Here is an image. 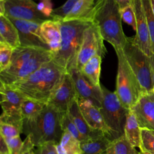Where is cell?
<instances>
[{
    "label": "cell",
    "instance_id": "obj_1",
    "mask_svg": "<svg viewBox=\"0 0 154 154\" xmlns=\"http://www.w3.org/2000/svg\"><path fill=\"white\" fill-rule=\"evenodd\" d=\"M66 72L52 60L29 76L8 85L25 98L47 103Z\"/></svg>",
    "mask_w": 154,
    "mask_h": 154
},
{
    "label": "cell",
    "instance_id": "obj_2",
    "mask_svg": "<svg viewBox=\"0 0 154 154\" xmlns=\"http://www.w3.org/2000/svg\"><path fill=\"white\" fill-rule=\"evenodd\" d=\"M53 58L50 50L19 46L13 49L8 67L0 72V83L10 85L25 78Z\"/></svg>",
    "mask_w": 154,
    "mask_h": 154
},
{
    "label": "cell",
    "instance_id": "obj_3",
    "mask_svg": "<svg viewBox=\"0 0 154 154\" xmlns=\"http://www.w3.org/2000/svg\"><path fill=\"white\" fill-rule=\"evenodd\" d=\"M63 113L47 103L37 117L23 119L22 133L29 136L37 147L48 143L58 144L64 131L61 126Z\"/></svg>",
    "mask_w": 154,
    "mask_h": 154
},
{
    "label": "cell",
    "instance_id": "obj_4",
    "mask_svg": "<svg viewBox=\"0 0 154 154\" xmlns=\"http://www.w3.org/2000/svg\"><path fill=\"white\" fill-rule=\"evenodd\" d=\"M93 22L85 20L60 21L61 46L59 51L54 55L53 61L66 72L76 67L84 32Z\"/></svg>",
    "mask_w": 154,
    "mask_h": 154
},
{
    "label": "cell",
    "instance_id": "obj_5",
    "mask_svg": "<svg viewBox=\"0 0 154 154\" xmlns=\"http://www.w3.org/2000/svg\"><path fill=\"white\" fill-rule=\"evenodd\" d=\"M122 21L120 8L114 0H105L94 19L103 39L113 46L116 52L122 51L127 42Z\"/></svg>",
    "mask_w": 154,
    "mask_h": 154
},
{
    "label": "cell",
    "instance_id": "obj_6",
    "mask_svg": "<svg viewBox=\"0 0 154 154\" xmlns=\"http://www.w3.org/2000/svg\"><path fill=\"white\" fill-rule=\"evenodd\" d=\"M102 99L100 112L108 131V138L111 141L125 135V126L130 109L125 108L116 93L101 84Z\"/></svg>",
    "mask_w": 154,
    "mask_h": 154
},
{
    "label": "cell",
    "instance_id": "obj_7",
    "mask_svg": "<svg viewBox=\"0 0 154 154\" xmlns=\"http://www.w3.org/2000/svg\"><path fill=\"white\" fill-rule=\"evenodd\" d=\"M118 60L115 93L122 105L131 109L137 103L143 91L126 60L123 51L116 52Z\"/></svg>",
    "mask_w": 154,
    "mask_h": 154
},
{
    "label": "cell",
    "instance_id": "obj_8",
    "mask_svg": "<svg viewBox=\"0 0 154 154\" xmlns=\"http://www.w3.org/2000/svg\"><path fill=\"white\" fill-rule=\"evenodd\" d=\"M124 57L136 76L144 93L152 91L153 82L151 76L150 57L134 43V37H127L123 49Z\"/></svg>",
    "mask_w": 154,
    "mask_h": 154
},
{
    "label": "cell",
    "instance_id": "obj_9",
    "mask_svg": "<svg viewBox=\"0 0 154 154\" xmlns=\"http://www.w3.org/2000/svg\"><path fill=\"white\" fill-rule=\"evenodd\" d=\"M103 40L97 25L93 22L84 32L82 42L77 57L75 68L81 70L84 64L95 55H99L103 58L106 54Z\"/></svg>",
    "mask_w": 154,
    "mask_h": 154
},
{
    "label": "cell",
    "instance_id": "obj_10",
    "mask_svg": "<svg viewBox=\"0 0 154 154\" xmlns=\"http://www.w3.org/2000/svg\"><path fill=\"white\" fill-rule=\"evenodd\" d=\"M4 15L8 17L42 23L49 19L38 10L32 0H7L4 1Z\"/></svg>",
    "mask_w": 154,
    "mask_h": 154
},
{
    "label": "cell",
    "instance_id": "obj_11",
    "mask_svg": "<svg viewBox=\"0 0 154 154\" xmlns=\"http://www.w3.org/2000/svg\"><path fill=\"white\" fill-rule=\"evenodd\" d=\"M8 18L18 30L20 46L50 50L41 34L40 26L42 23L11 17Z\"/></svg>",
    "mask_w": 154,
    "mask_h": 154
},
{
    "label": "cell",
    "instance_id": "obj_12",
    "mask_svg": "<svg viewBox=\"0 0 154 154\" xmlns=\"http://www.w3.org/2000/svg\"><path fill=\"white\" fill-rule=\"evenodd\" d=\"M78 94L70 74L66 72L63 79L48 102L61 112H67Z\"/></svg>",
    "mask_w": 154,
    "mask_h": 154
},
{
    "label": "cell",
    "instance_id": "obj_13",
    "mask_svg": "<svg viewBox=\"0 0 154 154\" xmlns=\"http://www.w3.org/2000/svg\"><path fill=\"white\" fill-rule=\"evenodd\" d=\"M73 81L78 97L91 101L98 108H100L102 93L100 87H96L87 80L81 71L73 67L69 72Z\"/></svg>",
    "mask_w": 154,
    "mask_h": 154
},
{
    "label": "cell",
    "instance_id": "obj_14",
    "mask_svg": "<svg viewBox=\"0 0 154 154\" xmlns=\"http://www.w3.org/2000/svg\"><path fill=\"white\" fill-rule=\"evenodd\" d=\"M132 5L136 17V34L134 37L135 45L146 54H151L149 29L142 0H132Z\"/></svg>",
    "mask_w": 154,
    "mask_h": 154
},
{
    "label": "cell",
    "instance_id": "obj_15",
    "mask_svg": "<svg viewBox=\"0 0 154 154\" xmlns=\"http://www.w3.org/2000/svg\"><path fill=\"white\" fill-rule=\"evenodd\" d=\"M131 109L140 128L154 131V94L152 91L143 93Z\"/></svg>",
    "mask_w": 154,
    "mask_h": 154
},
{
    "label": "cell",
    "instance_id": "obj_16",
    "mask_svg": "<svg viewBox=\"0 0 154 154\" xmlns=\"http://www.w3.org/2000/svg\"><path fill=\"white\" fill-rule=\"evenodd\" d=\"M78 101L81 112L90 128L93 130L102 131L108 138V129L100 108L94 105L91 101L78 97Z\"/></svg>",
    "mask_w": 154,
    "mask_h": 154
},
{
    "label": "cell",
    "instance_id": "obj_17",
    "mask_svg": "<svg viewBox=\"0 0 154 154\" xmlns=\"http://www.w3.org/2000/svg\"><path fill=\"white\" fill-rule=\"evenodd\" d=\"M105 0H78L63 21L85 20L94 22V17Z\"/></svg>",
    "mask_w": 154,
    "mask_h": 154
},
{
    "label": "cell",
    "instance_id": "obj_18",
    "mask_svg": "<svg viewBox=\"0 0 154 154\" xmlns=\"http://www.w3.org/2000/svg\"><path fill=\"white\" fill-rule=\"evenodd\" d=\"M1 105L2 113L5 114H22L21 105L25 97L9 85L0 83Z\"/></svg>",
    "mask_w": 154,
    "mask_h": 154
},
{
    "label": "cell",
    "instance_id": "obj_19",
    "mask_svg": "<svg viewBox=\"0 0 154 154\" xmlns=\"http://www.w3.org/2000/svg\"><path fill=\"white\" fill-rule=\"evenodd\" d=\"M40 31L43 38L49 47L54 55L60 50L61 46V34L60 21L48 19L40 26Z\"/></svg>",
    "mask_w": 154,
    "mask_h": 154
},
{
    "label": "cell",
    "instance_id": "obj_20",
    "mask_svg": "<svg viewBox=\"0 0 154 154\" xmlns=\"http://www.w3.org/2000/svg\"><path fill=\"white\" fill-rule=\"evenodd\" d=\"M110 142L103 132L94 130L90 137L81 141L82 154H102Z\"/></svg>",
    "mask_w": 154,
    "mask_h": 154
},
{
    "label": "cell",
    "instance_id": "obj_21",
    "mask_svg": "<svg viewBox=\"0 0 154 154\" xmlns=\"http://www.w3.org/2000/svg\"><path fill=\"white\" fill-rule=\"evenodd\" d=\"M0 42L6 43L13 49L20 46L18 30L5 15L0 14Z\"/></svg>",
    "mask_w": 154,
    "mask_h": 154
},
{
    "label": "cell",
    "instance_id": "obj_22",
    "mask_svg": "<svg viewBox=\"0 0 154 154\" xmlns=\"http://www.w3.org/2000/svg\"><path fill=\"white\" fill-rule=\"evenodd\" d=\"M23 119L22 117L10 116L0 117V135L5 139L17 136L23 132Z\"/></svg>",
    "mask_w": 154,
    "mask_h": 154
},
{
    "label": "cell",
    "instance_id": "obj_23",
    "mask_svg": "<svg viewBox=\"0 0 154 154\" xmlns=\"http://www.w3.org/2000/svg\"><path fill=\"white\" fill-rule=\"evenodd\" d=\"M67 112L84 139L90 137L93 134L94 130L91 129L86 122L80 109L78 97L72 102L67 110Z\"/></svg>",
    "mask_w": 154,
    "mask_h": 154
},
{
    "label": "cell",
    "instance_id": "obj_24",
    "mask_svg": "<svg viewBox=\"0 0 154 154\" xmlns=\"http://www.w3.org/2000/svg\"><path fill=\"white\" fill-rule=\"evenodd\" d=\"M141 130L134 112L130 109L125 126V135L135 147L140 149L141 144Z\"/></svg>",
    "mask_w": 154,
    "mask_h": 154
},
{
    "label": "cell",
    "instance_id": "obj_25",
    "mask_svg": "<svg viewBox=\"0 0 154 154\" xmlns=\"http://www.w3.org/2000/svg\"><path fill=\"white\" fill-rule=\"evenodd\" d=\"M102 60V57L99 55H95L91 58L80 70L83 76L96 87L101 85L100 76Z\"/></svg>",
    "mask_w": 154,
    "mask_h": 154
},
{
    "label": "cell",
    "instance_id": "obj_26",
    "mask_svg": "<svg viewBox=\"0 0 154 154\" xmlns=\"http://www.w3.org/2000/svg\"><path fill=\"white\" fill-rule=\"evenodd\" d=\"M138 153L125 135L111 141L106 149V154H138Z\"/></svg>",
    "mask_w": 154,
    "mask_h": 154
},
{
    "label": "cell",
    "instance_id": "obj_27",
    "mask_svg": "<svg viewBox=\"0 0 154 154\" xmlns=\"http://www.w3.org/2000/svg\"><path fill=\"white\" fill-rule=\"evenodd\" d=\"M47 103L25 98L23 101L20 111L23 119H32L37 117Z\"/></svg>",
    "mask_w": 154,
    "mask_h": 154
},
{
    "label": "cell",
    "instance_id": "obj_28",
    "mask_svg": "<svg viewBox=\"0 0 154 154\" xmlns=\"http://www.w3.org/2000/svg\"><path fill=\"white\" fill-rule=\"evenodd\" d=\"M59 144L65 154H82L81 141L67 131H63Z\"/></svg>",
    "mask_w": 154,
    "mask_h": 154
},
{
    "label": "cell",
    "instance_id": "obj_29",
    "mask_svg": "<svg viewBox=\"0 0 154 154\" xmlns=\"http://www.w3.org/2000/svg\"><path fill=\"white\" fill-rule=\"evenodd\" d=\"M142 2L149 29L151 52L154 53V14L150 4V0H142Z\"/></svg>",
    "mask_w": 154,
    "mask_h": 154
},
{
    "label": "cell",
    "instance_id": "obj_30",
    "mask_svg": "<svg viewBox=\"0 0 154 154\" xmlns=\"http://www.w3.org/2000/svg\"><path fill=\"white\" fill-rule=\"evenodd\" d=\"M78 0H67L60 7L54 8L51 14V19L62 21L71 11Z\"/></svg>",
    "mask_w": 154,
    "mask_h": 154
},
{
    "label": "cell",
    "instance_id": "obj_31",
    "mask_svg": "<svg viewBox=\"0 0 154 154\" xmlns=\"http://www.w3.org/2000/svg\"><path fill=\"white\" fill-rule=\"evenodd\" d=\"M141 144L140 150L154 154V134L151 131L141 128Z\"/></svg>",
    "mask_w": 154,
    "mask_h": 154
},
{
    "label": "cell",
    "instance_id": "obj_32",
    "mask_svg": "<svg viewBox=\"0 0 154 154\" xmlns=\"http://www.w3.org/2000/svg\"><path fill=\"white\" fill-rule=\"evenodd\" d=\"M61 126L63 131H68L72 135L77 138L80 141L84 140L83 136L81 134L79 130L73 123L72 120L69 117V115L67 112H63L61 119Z\"/></svg>",
    "mask_w": 154,
    "mask_h": 154
},
{
    "label": "cell",
    "instance_id": "obj_33",
    "mask_svg": "<svg viewBox=\"0 0 154 154\" xmlns=\"http://www.w3.org/2000/svg\"><path fill=\"white\" fill-rule=\"evenodd\" d=\"M13 49L6 43L0 42V72L10 65Z\"/></svg>",
    "mask_w": 154,
    "mask_h": 154
},
{
    "label": "cell",
    "instance_id": "obj_34",
    "mask_svg": "<svg viewBox=\"0 0 154 154\" xmlns=\"http://www.w3.org/2000/svg\"><path fill=\"white\" fill-rule=\"evenodd\" d=\"M120 14L122 17V19L123 22H125L128 25L131 26L133 29L136 31L137 29V25H136V17L135 11L132 5L127 6L121 10Z\"/></svg>",
    "mask_w": 154,
    "mask_h": 154
},
{
    "label": "cell",
    "instance_id": "obj_35",
    "mask_svg": "<svg viewBox=\"0 0 154 154\" xmlns=\"http://www.w3.org/2000/svg\"><path fill=\"white\" fill-rule=\"evenodd\" d=\"M5 139V138H4ZM9 150V154H19L23 142L20 136L5 139Z\"/></svg>",
    "mask_w": 154,
    "mask_h": 154
},
{
    "label": "cell",
    "instance_id": "obj_36",
    "mask_svg": "<svg viewBox=\"0 0 154 154\" xmlns=\"http://www.w3.org/2000/svg\"><path fill=\"white\" fill-rule=\"evenodd\" d=\"M37 10L46 18L51 19L53 4L51 0H43L37 4Z\"/></svg>",
    "mask_w": 154,
    "mask_h": 154
},
{
    "label": "cell",
    "instance_id": "obj_37",
    "mask_svg": "<svg viewBox=\"0 0 154 154\" xmlns=\"http://www.w3.org/2000/svg\"><path fill=\"white\" fill-rule=\"evenodd\" d=\"M56 145L54 143H45L37 147L35 152L37 154H58Z\"/></svg>",
    "mask_w": 154,
    "mask_h": 154
},
{
    "label": "cell",
    "instance_id": "obj_38",
    "mask_svg": "<svg viewBox=\"0 0 154 154\" xmlns=\"http://www.w3.org/2000/svg\"><path fill=\"white\" fill-rule=\"evenodd\" d=\"M34 147L31 138L29 136H26L19 154H37L35 150H34Z\"/></svg>",
    "mask_w": 154,
    "mask_h": 154
},
{
    "label": "cell",
    "instance_id": "obj_39",
    "mask_svg": "<svg viewBox=\"0 0 154 154\" xmlns=\"http://www.w3.org/2000/svg\"><path fill=\"white\" fill-rule=\"evenodd\" d=\"M0 154H9L8 147L4 138L0 135Z\"/></svg>",
    "mask_w": 154,
    "mask_h": 154
},
{
    "label": "cell",
    "instance_id": "obj_40",
    "mask_svg": "<svg viewBox=\"0 0 154 154\" xmlns=\"http://www.w3.org/2000/svg\"><path fill=\"white\" fill-rule=\"evenodd\" d=\"M116 3L118 5L120 10L132 5V0H114Z\"/></svg>",
    "mask_w": 154,
    "mask_h": 154
},
{
    "label": "cell",
    "instance_id": "obj_41",
    "mask_svg": "<svg viewBox=\"0 0 154 154\" xmlns=\"http://www.w3.org/2000/svg\"><path fill=\"white\" fill-rule=\"evenodd\" d=\"M150 57V70H151V76L153 82V86L154 85V53H151Z\"/></svg>",
    "mask_w": 154,
    "mask_h": 154
},
{
    "label": "cell",
    "instance_id": "obj_42",
    "mask_svg": "<svg viewBox=\"0 0 154 154\" xmlns=\"http://www.w3.org/2000/svg\"><path fill=\"white\" fill-rule=\"evenodd\" d=\"M150 4H151V5H152L153 13V14H154V0H150Z\"/></svg>",
    "mask_w": 154,
    "mask_h": 154
},
{
    "label": "cell",
    "instance_id": "obj_43",
    "mask_svg": "<svg viewBox=\"0 0 154 154\" xmlns=\"http://www.w3.org/2000/svg\"><path fill=\"white\" fill-rule=\"evenodd\" d=\"M138 154H151V153H148V152H140L139 153H138Z\"/></svg>",
    "mask_w": 154,
    "mask_h": 154
},
{
    "label": "cell",
    "instance_id": "obj_44",
    "mask_svg": "<svg viewBox=\"0 0 154 154\" xmlns=\"http://www.w3.org/2000/svg\"><path fill=\"white\" fill-rule=\"evenodd\" d=\"M152 92L154 94V85L153 86V87H152Z\"/></svg>",
    "mask_w": 154,
    "mask_h": 154
},
{
    "label": "cell",
    "instance_id": "obj_45",
    "mask_svg": "<svg viewBox=\"0 0 154 154\" xmlns=\"http://www.w3.org/2000/svg\"><path fill=\"white\" fill-rule=\"evenodd\" d=\"M102 154H106V150H105L104 152H103Z\"/></svg>",
    "mask_w": 154,
    "mask_h": 154
},
{
    "label": "cell",
    "instance_id": "obj_46",
    "mask_svg": "<svg viewBox=\"0 0 154 154\" xmlns=\"http://www.w3.org/2000/svg\"><path fill=\"white\" fill-rule=\"evenodd\" d=\"M152 131V133L154 134V131Z\"/></svg>",
    "mask_w": 154,
    "mask_h": 154
},
{
    "label": "cell",
    "instance_id": "obj_47",
    "mask_svg": "<svg viewBox=\"0 0 154 154\" xmlns=\"http://www.w3.org/2000/svg\"><path fill=\"white\" fill-rule=\"evenodd\" d=\"M0 1H7V0H0Z\"/></svg>",
    "mask_w": 154,
    "mask_h": 154
},
{
    "label": "cell",
    "instance_id": "obj_48",
    "mask_svg": "<svg viewBox=\"0 0 154 154\" xmlns=\"http://www.w3.org/2000/svg\"><path fill=\"white\" fill-rule=\"evenodd\" d=\"M42 1H43V0H42Z\"/></svg>",
    "mask_w": 154,
    "mask_h": 154
}]
</instances>
